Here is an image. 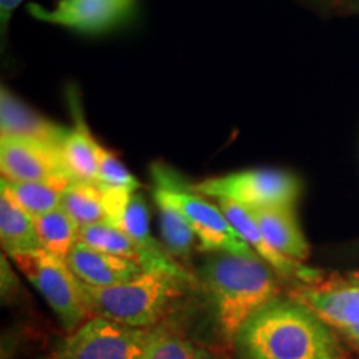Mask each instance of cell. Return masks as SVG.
<instances>
[{
  "instance_id": "obj_1",
  "label": "cell",
  "mask_w": 359,
  "mask_h": 359,
  "mask_svg": "<svg viewBox=\"0 0 359 359\" xmlns=\"http://www.w3.org/2000/svg\"><path fill=\"white\" fill-rule=\"evenodd\" d=\"M231 344L240 359H351L338 331L290 294L257 309Z\"/></svg>"
},
{
  "instance_id": "obj_2",
  "label": "cell",
  "mask_w": 359,
  "mask_h": 359,
  "mask_svg": "<svg viewBox=\"0 0 359 359\" xmlns=\"http://www.w3.org/2000/svg\"><path fill=\"white\" fill-rule=\"evenodd\" d=\"M281 281L257 253H212L198 269L219 334L230 344L251 314L281 294Z\"/></svg>"
},
{
  "instance_id": "obj_3",
  "label": "cell",
  "mask_w": 359,
  "mask_h": 359,
  "mask_svg": "<svg viewBox=\"0 0 359 359\" xmlns=\"http://www.w3.org/2000/svg\"><path fill=\"white\" fill-rule=\"evenodd\" d=\"M196 285L198 280L188 269H147L133 280L107 288L83 285V293L92 316L133 327H156Z\"/></svg>"
},
{
  "instance_id": "obj_4",
  "label": "cell",
  "mask_w": 359,
  "mask_h": 359,
  "mask_svg": "<svg viewBox=\"0 0 359 359\" xmlns=\"http://www.w3.org/2000/svg\"><path fill=\"white\" fill-rule=\"evenodd\" d=\"M155 193L172 201L188 218L198 236V248L206 253L255 255L240 231L230 223L219 206L206 201V196L191 190L178 173L168 167H154Z\"/></svg>"
},
{
  "instance_id": "obj_5",
  "label": "cell",
  "mask_w": 359,
  "mask_h": 359,
  "mask_svg": "<svg viewBox=\"0 0 359 359\" xmlns=\"http://www.w3.org/2000/svg\"><path fill=\"white\" fill-rule=\"evenodd\" d=\"M191 190L215 200H230L250 210L294 208L302 182L276 168H251L191 183Z\"/></svg>"
},
{
  "instance_id": "obj_6",
  "label": "cell",
  "mask_w": 359,
  "mask_h": 359,
  "mask_svg": "<svg viewBox=\"0 0 359 359\" xmlns=\"http://www.w3.org/2000/svg\"><path fill=\"white\" fill-rule=\"evenodd\" d=\"M8 258L42 294L67 333H72L92 318L85 302L83 283L75 276L65 259L53 257L45 250L13 255Z\"/></svg>"
},
{
  "instance_id": "obj_7",
  "label": "cell",
  "mask_w": 359,
  "mask_h": 359,
  "mask_svg": "<svg viewBox=\"0 0 359 359\" xmlns=\"http://www.w3.org/2000/svg\"><path fill=\"white\" fill-rule=\"evenodd\" d=\"M156 327H133L92 316L60 339L55 359H145Z\"/></svg>"
},
{
  "instance_id": "obj_8",
  "label": "cell",
  "mask_w": 359,
  "mask_h": 359,
  "mask_svg": "<svg viewBox=\"0 0 359 359\" xmlns=\"http://www.w3.org/2000/svg\"><path fill=\"white\" fill-rule=\"evenodd\" d=\"M102 188V187H100ZM103 205H105V222L122 230L137 245L154 258L156 266L170 271H183L178 259L168 253L163 243H158L150 233V215L145 198L138 191L125 188H102Z\"/></svg>"
},
{
  "instance_id": "obj_9",
  "label": "cell",
  "mask_w": 359,
  "mask_h": 359,
  "mask_svg": "<svg viewBox=\"0 0 359 359\" xmlns=\"http://www.w3.org/2000/svg\"><path fill=\"white\" fill-rule=\"evenodd\" d=\"M135 0H60L55 8L29 4L27 11L35 19L79 30L85 34H100L127 19Z\"/></svg>"
},
{
  "instance_id": "obj_10",
  "label": "cell",
  "mask_w": 359,
  "mask_h": 359,
  "mask_svg": "<svg viewBox=\"0 0 359 359\" xmlns=\"http://www.w3.org/2000/svg\"><path fill=\"white\" fill-rule=\"evenodd\" d=\"M0 170L7 182H72L62 160V150L22 138H0Z\"/></svg>"
},
{
  "instance_id": "obj_11",
  "label": "cell",
  "mask_w": 359,
  "mask_h": 359,
  "mask_svg": "<svg viewBox=\"0 0 359 359\" xmlns=\"http://www.w3.org/2000/svg\"><path fill=\"white\" fill-rule=\"evenodd\" d=\"M218 206L223 210V213L226 215V218L230 219L233 226L240 231V235L245 238V241L251 246V250L263 259L264 263H268L275 271L283 278V281H294L296 286L298 285H321L323 281V273L318 269H313L309 266H304L303 262H296L285 255L280 253L275 246L264 238L262 228L255 218L253 212L250 208H246L243 205H238L235 201L230 200H217Z\"/></svg>"
},
{
  "instance_id": "obj_12",
  "label": "cell",
  "mask_w": 359,
  "mask_h": 359,
  "mask_svg": "<svg viewBox=\"0 0 359 359\" xmlns=\"http://www.w3.org/2000/svg\"><path fill=\"white\" fill-rule=\"evenodd\" d=\"M336 331L359 325V286L325 280L321 285H298L288 293Z\"/></svg>"
},
{
  "instance_id": "obj_13",
  "label": "cell",
  "mask_w": 359,
  "mask_h": 359,
  "mask_svg": "<svg viewBox=\"0 0 359 359\" xmlns=\"http://www.w3.org/2000/svg\"><path fill=\"white\" fill-rule=\"evenodd\" d=\"M0 130L2 137L42 143L57 150H62L70 132L64 125H58L37 114L6 87H2L0 92Z\"/></svg>"
},
{
  "instance_id": "obj_14",
  "label": "cell",
  "mask_w": 359,
  "mask_h": 359,
  "mask_svg": "<svg viewBox=\"0 0 359 359\" xmlns=\"http://www.w3.org/2000/svg\"><path fill=\"white\" fill-rule=\"evenodd\" d=\"M65 262L83 285L93 286V288L120 285V283L133 280L145 271L143 266L132 259L103 253L82 241L74 246Z\"/></svg>"
},
{
  "instance_id": "obj_15",
  "label": "cell",
  "mask_w": 359,
  "mask_h": 359,
  "mask_svg": "<svg viewBox=\"0 0 359 359\" xmlns=\"http://www.w3.org/2000/svg\"><path fill=\"white\" fill-rule=\"evenodd\" d=\"M251 212L271 246L296 262L308 259L309 243L299 228L294 208H262Z\"/></svg>"
},
{
  "instance_id": "obj_16",
  "label": "cell",
  "mask_w": 359,
  "mask_h": 359,
  "mask_svg": "<svg viewBox=\"0 0 359 359\" xmlns=\"http://www.w3.org/2000/svg\"><path fill=\"white\" fill-rule=\"evenodd\" d=\"M75 114V127L67 135L62 145V160L72 182L98 183V148L100 145L92 137L82 120L77 103L72 102Z\"/></svg>"
},
{
  "instance_id": "obj_17",
  "label": "cell",
  "mask_w": 359,
  "mask_h": 359,
  "mask_svg": "<svg viewBox=\"0 0 359 359\" xmlns=\"http://www.w3.org/2000/svg\"><path fill=\"white\" fill-rule=\"evenodd\" d=\"M0 243L7 257L42 250L34 217L0 190Z\"/></svg>"
},
{
  "instance_id": "obj_18",
  "label": "cell",
  "mask_w": 359,
  "mask_h": 359,
  "mask_svg": "<svg viewBox=\"0 0 359 359\" xmlns=\"http://www.w3.org/2000/svg\"><path fill=\"white\" fill-rule=\"evenodd\" d=\"M80 241L92 246V248L103 251V253L132 259V262L143 266L145 271L147 269H161L156 266L154 258L140 245L135 243L132 238L105 219L80 228Z\"/></svg>"
},
{
  "instance_id": "obj_19",
  "label": "cell",
  "mask_w": 359,
  "mask_h": 359,
  "mask_svg": "<svg viewBox=\"0 0 359 359\" xmlns=\"http://www.w3.org/2000/svg\"><path fill=\"white\" fill-rule=\"evenodd\" d=\"M69 180H45V182H7L2 178L0 190L6 191L11 198L30 217L37 218L42 215L60 208L62 193L69 185Z\"/></svg>"
},
{
  "instance_id": "obj_20",
  "label": "cell",
  "mask_w": 359,
  "mask_h": 359,
  "mask_svg": "<svg viewBox=\"0 0 359 359\" xmlns=\"http://www.w3.org/2000/svg\"><path fill=\"white\" fill-rule=\"evenodd\" d=\"M155 205L158 208L160 231L163 246L180 263L188 262L195 248L198 236L193 230L188 218L175 206L172 201L154 191Z\"/></svg>"
},
{
  "instance_id": "obj_21",
  "label": "cell",
  "mask_w": 359,
  "mask_h": 359,
  "mask_svg": "<svg viewBox=\"0 0 359 359\" xmlns=\"http://www.w3.org/2000/svg\"><path fill=\"white\" fill-rule=\"evenodd\" d=\"M34 219L42 250L53 255V257L65 259L74 250V246L80 241L79 223L62 208H57Z\"/></svg>"
},
{
  "instance_id": "obj_22",
  "label": "cell",
  "mask_w": 359,
  "mask_h": 359,
  "mask_svg": "<svg viewBox=\"0 0 359 359\" xmlns=\"http://www.w3.org/2000/svg\"><path fill=\"white\" fill-rule=\"evenodd\" d=\"M60 208L69 213L80 228L105 219L103 191L98 183L70 182L62 193Z\"/></svg>"
},
{
  "instance_id": "obj_23",
  "label": "cell",
  "mask_w": 359,
  "mask_h": 359,
  "mask_svg": "<svg viewBox=\"0 0 359 359\" xmlns=\"http://www.w3.org/2000/svg\"><path fill=\"white\" fill-rule=\"evenodd\" d=\"M145 359H218L200 344L158 326Z\"/></svg>"
},
{
  "instance_id": "obj_24",
  "label": "cell",
  "mask_w": 359,
  "mask_h": 359,
  "mask_svg": "<svg viewBox=\"0 0 359 359\" xmlns=\"http://www.w3.org/2000/svg\"><path fill=\"white\" fill-rule=\"evenodd\" d=\"M98 185L102 188H125L138 191L140 182L130 173L115 154L100 145L98 148Z\"/></svg>"
},
{
  "instance_id": "obj_25",
  "label": "cell",
  "mask_w": 359,
  "mask_h": 359,
  "mask_svg": "<svg viewBox=\"0 0 359 359\" xmlns=\"http://www.w3.org/2000/svg\"><path fill=\"white\" fill-rule=\"evenodd\" d=\"M22 4V0H0V24H2V32L6 30L11 20V15Z\"/></svg>"
},
{
  "instance_id": "obj_26",
  "label": "cell",
  "mask_w": 359,
  "mask_h": 359,
  "mask_svg": "<svg viewBox=\"0 0 359 359\" xmlns=\"http://www.w3.org/2000/svg\"><path fill=\"white\" fill-rule=\"evenodd\" d=\"M338 333L341 334V338L346 341L349 346L354 348L359 353V325L343 327V330H338Z\"/></svg>"
},
{
  "instance_id": "obj_27",
  "label": "cell",
  "mask_w": 359,
  "mask_h": 359,
  "mask_svg": "<svg viewBox=\"0 0 359 359\" xmlns=\"http://www.w3.org/2000/svg\"><path fill=\"white\" fill-rule=\"evenodd\" d=\"M343 285H351V286H359V271H351L348 275H344L341 280H338Z\"/></svg>"
},
{
  "instance_id": "obj_28",
  "label": "cell",
  "mask_w": 359,
  "mask_h": 359,
  "mask_svg": "<svg viewBox=\"0 0 359 359\" xmlns=\"http://www.w3.org/2000/svg\"><path fill=\"white\" fill-rule=\"evenodd\" d=\"M42 359H55V358H42Z\"/></svg>"
}]
</instances>
